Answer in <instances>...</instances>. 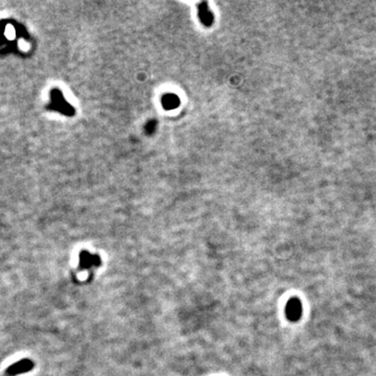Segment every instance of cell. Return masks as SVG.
<instances>
[{"mask_svg":"<svg viewBox=\"0 0 376 376\" xmlns=\"http://www.w3.org/2000/svg\"><path fill=\"white\" fill-rule=\"evenodd\" d=\"M303 307L302 303L298 298H291L289 302L285 306V314H287L288 320L291 322H297L302 317Z\"/></svg>","mask_w":376,"mask_h":376,"instance_id":"cell-1","label":"cell"},{"mask_svg":"<svg viewBox=\"0 0 376 376\" xmlns=\"http://www.w3.org/2000/svg\"><path fill=\"white\" fill-rule=\"evenodd\" d=\"M32 367H33V363L31 362V360L24 359V360H21V362H19L17 364L13 365L12 367H10V369H9V371H7V373H9L10 375H15V374L27 372L28 370L32 369Z\"/></svg>","mask_w":376,"mask_h":376,"instance_id":"cell-5","label":"cell"},{"mask_svg":"<svg viewBox=\"0 0 376 376\" xmlns=\"http://www.w3.org/2000/svg\"><path fill=\"white\" fill-rule=\"evenodd\" d=\"M198 14H199V19L203 23V25L206 27L212 26L213 22H214V15L210 10L209 4L207 1H203L199 3L198 5Z\"/></svg>","mask_w":376,"mask_h":376,"instance_id":"cell-2","label":"cell"},{"mask_svg":"<svg viewBox=\"0 0 376 376\" xmlns=\"http://www.w3.org/2000/svg\"><path fill=\"white\" fill-rule=\"evenodd\" d=\"M101 263V258L97 255H92L87 251H83L80 255V265L82 268L88 269L90 267H97Z\"/></svg>","mask_w":376,"mask_h":376,"instance_id":"cell-3","label":"cell"},{"mask_svg":"<svg viewBox=\"0 0 376 376\" xmlns=\"http://www.w3.org/2000/svg\"><path fill=\"white\" fill-rule=\"evenodd\" d=\"M161 104L165 110H174L179 107L180 99L174 93H167L162 96Z\"/></svg>","mask_w":376,"mask_h":376,"instance_id":"cell-4","label":"cell"}]
</instances>
